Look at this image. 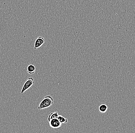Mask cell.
Returning a JSON list of instances; mask_svg holds the SVG:
<instances>
[{"label":"cell","instance_id":"2","mask_svg":"<svg viewBox=\"0 0 135 133\" xmlns=\"http://www.w3.org/2000/svg\"><path fill=\"white\" fill-rule=\"evenodd\" d=\"M35 83L34 80L32 77H30L28 78L27 81L25 82L24 83L22 90L21 91V94H23L25 91L27 90H28Z\"/></svg>","mask_w":135,"mask_h":133},{"label":"cell","instance_id":"1","mask_svg":"<svg viewBox=\"0 0 135 133\" xmlns=\"http://www.w3.org/2000/svg\"><path fill=\"white\" fill-rule=\"evenodd\" d=\"M53 103L54 99L53 97L50 96H46L40 104L38 109L39 110H41L47 108L52 106Z\"/></svg>","mask_w":135,"mask_h":133},{"label":"cell","instance_id":"5","mask_svg":"<svg viewBox=\"0 0 135 133\" xmlns=\"http://www.w3.org/2000/svg\"><path fill=\"white\" fill-rule=\"evenodd\" d=\"M36 68L35 66L33 65H30L27 68V71L28 74L32 75L35 72Z\"/></svg>","mask_w":135,"mask_h":133},{"label":"cell","instance_id":"8","mask_svg":"<svg viewBox=\"0 0 135 133\" xmlns=\"http://www.w3.org/2000/svg\"><path fill=\"white\" fill-rule=\"evenodd\" d=\"M57 119L62 124H66L68 122V121L67 119L65 118L61 115H59L58 118H57Z\"/></svg>","mask_w":135,"mask_h":133},{"label":"cell","instance_id":"6","mask_svg":"<svg viewBox=\"0 0 135 133\" xmlns=\"http://www.w3.org/2000/svg\"><path fill=\"white\" fill-rule=\"evenodd\" d=\"M59 115L58 114V112H54L50 113L49 115L48 118V120L49 122L50 120H52L54 119H57Z\"/></svg>","mask_w":135,"mask_h":133},{"label":"cell","instance_id":"4","mask_svg":"<svg viewBox=\"0 0 135 133\" xmlns=\"http://www.w3.org/2000/svg\"><path fill=\"white\" fill-rule=\"evenodd\" d=\"M45 42V40L42 37H38L35 43L34 49L36 50L40 47Z\"/></svg>","mask_w":135,"mask_h":133},{"label":"cell","instance_id":"3","mask_svg":"<svg viewBox=\"0 0 135 133\" xmlns=\"http://www.w3.org/2000/svg\"><path fill=\"white\" fill-rule=\"evenodd\" d=\"M50 126L54 129H59L61 126L62 124L57 119H54L50 120L49 122Z\"/></svg>","mask_w":135,"mask_h":133},{"label":"cell","instance_id":"7","mask_svg":"<svg viewBox=\"0 0 135 133\" xmlns=\"http://www.w3.org/2000/svg\"><path fill=\"white\" fill-rule=\"evenodd\" d=\"M108 109V107L107 105L105 104H102L99 106V111L101 113H104L106 112Z\"/></svg>","mask_w":135,"mask_h":133}]
</instances>
